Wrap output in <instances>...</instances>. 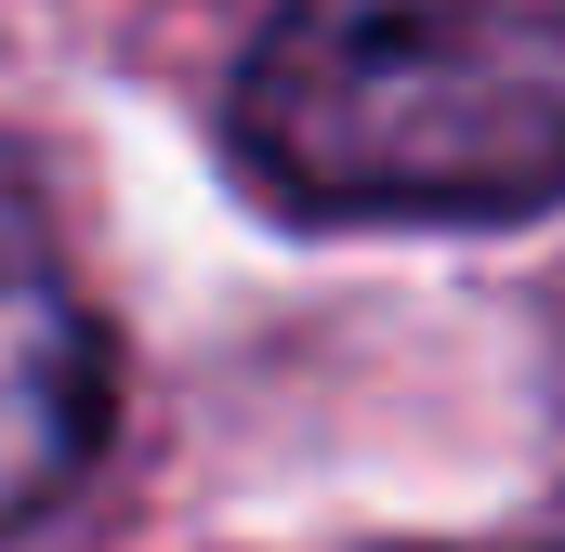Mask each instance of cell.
<instances>
[{
    "instance_id": "cell-1",
    "label": "cell",
    "mask_w": 565,
    "mask_h": 552,
    "mask_svg": "<svg viewBox=\"0 0 565 552\" xmlns=\"http://www.w3.org/2000/svg\"><path fill=\"white\" fill-rule=\"evenodd\" d=\"M237 158L302 224H526L565 198V0H289Z\"/></svg>"
},
{
    "instance_id": "cell-2",
    "label": "cell",
    "mask_w": 565,
    "mask_h": 552,
    "mask_svg": "<svg viewBox=\"0 0 565 552\" xmlns=\"http://www.w3.org/2000/svg\"><path fill=\"white\" fill-rule=\"evenodd\" d=\"M93 421H106V329L53 251V211L0 158V540L93 460Z\"/></svg>"
}]
</instances>
